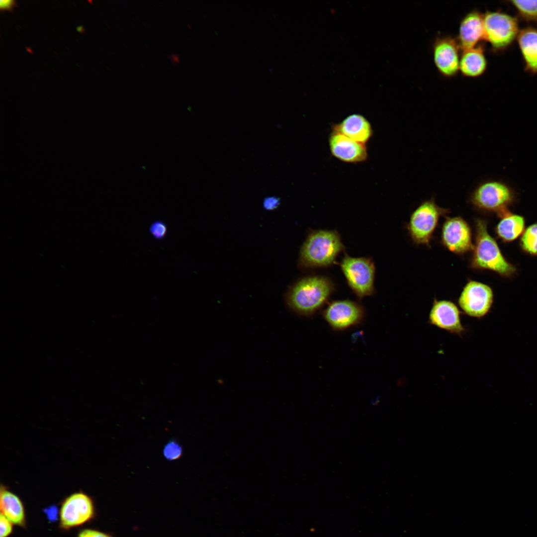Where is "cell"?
I'll list each match as a JSON object with an SVG mask.
<instances>
[{
	"instance_id": "1",
	"label": "cell",
	"mask_w": 537,
	"mask_h": 537,
	"mask_svg": "<svg viewBox=\"0 0 537 537\" xmlns=\"http://www.w3.org/2000/svg\"><path fill=\"white\" fill-rule=\"evenodd\" d=\"M335 290L329 277L319 275L304 277L287 290L285 300L288 307L299 315L314 316L326 303Z\"/></svg>"
},
{
	"instance_id": "2",
	"label": "cell",
	"mask_w": 537,
	"mask_h": 537,
	"mask_svg": "<svg viewBox=\"0 0 537 537\" xmlns=\"http://www.w3.org/2000/svg\"><path fill=\"white\" fill-rule=\"evenodd\" d=\"M344 248L337 231H312L300 249L299 266L303 268L329 267L336 262L338 255Z\"/></svg>"
},
{
	"instance_id": "3",
	"label": "cell",
	"mask_w": 537,
	"mask_h": 537,
	"mask_svg": "<svg viewBox=\"0 0 537 537\" xmlns=\"http://www.w3.org/2000/svg\"><path fill=\"white\" fill-rule=\"evenodd\" d=\"M476 240L473 247L472 266L488 269L504 275L512 274L515 268L502 255L494 239L488 234L486 223L478 219L476 224Z\"/></svg>"
},
{
	"instance_id": "4",
	"label": "cell",
	"mask_w": 537,
	"mask_h": 537,
	"mask_svg": "<svg viewBox=\"0 0 537 537\" xmlns=\"http://www.w3.org/2000/svg\"><path fill=\"white\" fill-rule=\"evenodd\" d=\"M340 267L349 286L357 297L362 299L374 294L375 268L372 259L346 254Z\"/></svg>"
},
{
	"instance_id": "5",
	"label": "cell",
	"mask_w": 537,
	"mask_h": 537,
	"mask_svg": "<svg viewBox=\"0 0 537 537\" xmlns=\"http://www.w3.org/2000/svg\"><path fill=\"white\" fill-rule=\"evenodd\" d=\"M484 40L493 51L508 48L519 33L517 19L503 12L487 11L483 14Z\"/></svg>"
},
{
	"instance_id": "6",
	"label": "cell",
	"mask_w": 537,
	"mask_h": 537,
	"mask_svg": "<svg viewBox=\"0 0 537 537\" xmlns=\"http://www.w3.org/2000/svg\"><path fill=\"white\" fill-rule=\"evenodd\" d=\"M515 191L508 183L500 180H489L480 183L470 200L477 208L487 211L503 210L515 198Z\"/></svg>"
},
{
	"instance_id": "7",
	"label": "cell",
	"mask_w": 537,
	"mask_h": 537,
	"mask_svg": "<svg viewBox=\"0 0 537 537\" xmlns=\"http://www.w3.org/2000/svg\"><path fill=\"white\" fill-rule=\"evenodd\" d=\"M447 211L437 205L433 199L422 202L411 214L408 225L414 241L428 244L440 217Z\"/></svg>"
},
{
	"instance_id": "8",
	"label": "cell",
	"mask_w": 537,
	"mask_h": 537,
	"mask_svg": "<svg viewBox=\"0 0 537 537\" xmlns=\"http://www.w3.org/2000/svg\"><path fill=\"white\" fill-rule=\"evenodd\" d=\"M322 316L334 331H342L362 324L365 311L359 303L348 299L330 302L323 310Z\"/></svg>"
},
{
	"instance_id": "9",
	"label": "cell",
	"mask_w": 537,
	"mask_h": 537,
	"mask_svg": "<svg viewBox=\"0 0 537 537\" xmlns=\"http://www.w3.org/2000/svg\"><path fill=\"white\" fill-rule=\"evenodd\" d=\"M93 502L87 494L79 491L71 494L63 501L59 511L60 526L64 530L81 526L94 515Z\"/></svg>"
},
{
	"instance_id": "10",
	"label": "cell",
	"mask_w": 537,
	"mask_h": 537,
	"mask_svg": "<svg viewBox=\"0 0 537 537\" xmlns=\"http://www.w3.org/2000/svg\"><path fill=\"white\" fill-rule=\"evenodd\" d=\"M434 64L443 77L451 78L459 72L462 51L456 38L448 35L437 36L433 44Z\"/></svg>"
},
{
	"instance_id": "11",
	"label": "cell",
	"mask_w": 537,
	"mask_h": 537,
	"mask_svg": "<svg viewBox=\"0 0 537 537\" xmlns=\"http://www.w3.org/2000/svg\"><path fill=\"white\" fill-rule=\"evenodd\" d=\"M493 300V292L489 286L477 281H469L463 288L458 303L466 315L481 318L488 313Z\"/></svg>"
},
{
	"instance_id": "12",
	"label": "cell",
	"mask_w": 537,
	"mask_h": 537,
	"mask_svg": "<svg viewBox=\"0 0 537 537\" xmlns=\"http://www.w3.org/2000/svg\"><path fill=\"white\" fill-rule=\"evenodd\" d=\"M442 241L450 251L462 254L473 249L471 230L461 217L448 218L442 229Z\"/></svg>"
},
{
	"instance_id": "13",
	"label": "cell",
	"mask_w": 537,
	"mask_h": 537,
	"mask_svg": "<svg viewBox=\"0 0 537 537\" xmlns=\"http://www.w3.org/2000/svg\"><path fill=\"white\" fill-rule=\"evenodd\" d=\"M457 306L448 300H435L429 315L428 322L440 329L459 336L465 332Z\"/></svg>"
},
{
	"instance_id": "14",
	"label": "cell",
	"mask_w": 537,
	"mask_h": 537,
	"mask_svg": "<svg viewBox=\"0 0 537 537\" xmlns=\"http://www.w3.org/2000/svg\"><path fill=\"white\" fill-rule=\"evenodd\" d=\"M329 146L331 154L345 163H362L368 158L365 145L353 140L334 130L329 136Z\"/></svg>"
},
{
	"instance_id": "15",
	"label": "cell",
	"mask_w": 537,
	"mask_h": 537,
	"mask_svg": "<svg viewBox=\"0 0 537 537\" xmlns=\"http://www.w3.org/2000/svg\"><path fill=\"white\" fill-rule=\"evenodd\" d=\"M462 51L472 48L484 40L483 14L474 9L461 18L456 38Z\"/></svg>"
},
{
	"instance_id": "16",
	"label": "cell",
	"mask_w": 537,
	"mask_h": 537,
	"mask_svg": "<svg viewBox=\"0 0 537 537\" xmlns=\"http://www.w3.org/2000/svg\"><path fill=\"white\" fill-rule=\"evenodd\" d=\"M333 130L351 139L365 145L373 135L369 121L363 115L355 113L348 115L341 122L335 125Z\"/></svg>"
},
{
	"instance_id": "17",
	"label": "cell",
	"mask_w": 537,
	"mask_h": 537,
	"mask_svg": "<svg viewBox=\"0 0 537 537\" xmlns=\"http://www.w3.org/2000/svg\"><path fill=\"white\" fill-rule=\"evenodd\" d=\"M487 61L483 46H476L462 51L459 62V72L463 76L475 78L482 76L486 71Z\"/></svg>"
},
{
	"instance_id": "18",
	"label": "cell",
	"mask_w": 537,
	"mask_h": 537,
	"mask_svg": "<svg viewBox=\"0 0 537 537\" xmlns=\"http://www.w3.org/2000/svg\"><path fill=\"white\" fill-rule=\"evenodd\" d=\"M0 514L14 525L24 527L26 525L25 512L20 498L7 487L1 484L0 488Z\"/></svg>"
},
{
	"instance_id": "19",
	"label": "cell",
	"mask_w": 537,
	"mask_h": 537,
	"mask_svg": "<svg viewBox=\"0 0 537 537\" xmlns=\"http://www.w3.org/2000/svg\"><path fill=\"white\" fill-rule=\"evenodd\" d=\"M517 38L526 71L537 74V28L525 27L519 31Z\"/></svg>"
},
{
	"instance_id": "20",
	"label": "cell",
	"mask_w": 537,
	"mask_h": 537,
	"mask_svg": "<svg viewBox=\"0 0 537 537\" xmlns=\"http://www.w3.org/2000/svg\"><path fill=\"white\" fill-rule=\"evenodd\" d=\"M525 221L521 216L508 214L505 215L497 227L498 236L506 241H511L518 238L523 232Z\"/></svg>"
},
{
	"instance_id": "21",
	"label": "cell",
	"mask_w": 537,
	"mask_h": 537,
	"mask_svg": "<svg viewBox=\"0 0 537 537\" xmlns=\"http://www.w3.org/2000/svg\"><path fill=\"white\" fill-rule=\"evenodd\" d=\"M509 2L516 8L522 18L528 22L537 23V0H512Z\"/></svg>"
},
{
	"instance_id": "22",
	"label": "cell",
	"mask_w": 537,
	"mask_h": 537,
	"mask_svg": "<svg viewBox=\"0 0 537 537\" xmlns=\"http://www.w3.org/2000/svg\"><path fill=\"white\" fill-rule=\"evenodd\" d=\"M523 249L528 253L537 255V224L529 226L521 238Z\"/></svg>"
},
{
	"instance_id": "23",
	"label": "cell",
	"mask_w": 537,
	"mask_h": 537,
	"mask_svg": "<svg viewBox=\"0 0 537 537\" xmlns=\"http://www.w3.org/2000/svg\"><path fill=\"white\" fill-rule=\"evenodd\" d=\"M163 453L164 457L168 460H176L182 456V448L176 440H172L165 446Z\"/></svg>"
},
{
	"instance_id": "24",
	"label": "cell",
	"mask_w": 537,
	"mask_h": 537,
	"mask_svg": "<svg viewBox=\"0 0 537 537\" xmlns=\"http://www.w3.org/2000/svg\"><path fill=\"white\" fill-rule=\"evenodd\" d=\"M149 231L152 236L156 240H162L167 236L168 227L166 223L162 220H156L152 222L149 228Z\"/></svg>"
},
{
	"instance_id": "25",
	"label": "cell",
	"mask_w": 537,
	"mask_h": 537,
	"mask_svg": "<svg viewBox=\"0 0 537 537\" xmlns=\"http://www.w3.org/2000/svg\"><path fill=\"white\" fill-rule=\"evenodd\" d=\"M13 525L9 520L0 514V537H8L12 532Z\"/></svg>"
},
{
	"instance_id": "26",
	"label": "cell",
	"mask_w": 537,
	"mask_h": 537,
	"mask_svg": "<svg viewBox=\"0 0 537 537\" xmlns=\"http://www.w3.org/2000/svg\"><path fill=\"white\" fill-rule=\"evenodd\" d=\"M77 537H112L110 535L93 529H87L81 531Z\"/></svg>"
},
{
	"instance_id": "27",
	"label": "cell",
	"mask_w": 537,
	"mask_h": 537,
	"mask_svg": "<svg viewBox=\"0 0 537 537\" xmlns=\"http://www.w3.org/2000/svg\"><path fill=\"white\" fill-rule=\"evenodd\" d=\"M16 6V1L13 0H1L0 8L1 10H11Z\"/></svg>"
},
{
	"instance_id": "28",
	"label": "cell",
	"mask_w": 537,
	"mask_h": 537,
	"mask_svg": "<svg viewBox=\"0 0 537 537\" xmlns=\"http://www.w3.org/2000/svg\"><path fill=\"white\" fill-rule=\"evenodd\" d=\"M278 200L274 199H268L265 203V206L268 209H272L277 206Z\"/></svg>"
},
{
	"instance_id": "29",
	"label": "cell",
	"mask_w": 537,
	"mask_h": 537,
	"mask_svg": "<svg viewBox=\"0 0 537 537\" xmlns=\"http://www.w3.org/2000/svg\"><path fill=\"white\" fill-rule=\"evenodd\" d=\"M55 509H55V508H53V507H52V508H51V509H48L49 512H48V514L47 515H48V517H49V518L50 519L52 520L53 519L55 518V517H55L56 514V511Z\"/></svg>"
}]
</instances>
